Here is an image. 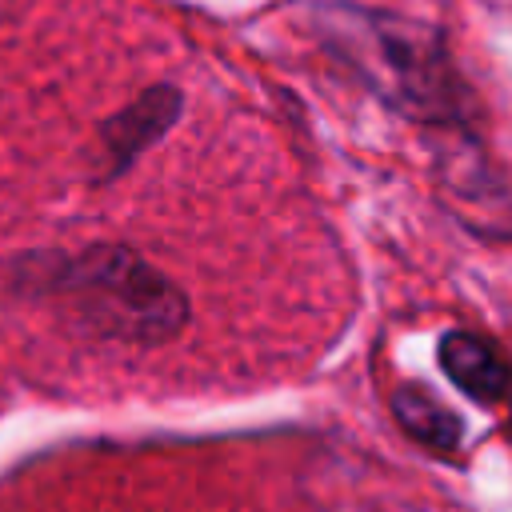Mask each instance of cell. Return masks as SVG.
Returning <instances> with one entry per match:
<instances>
[{"label": "cell", "instance_id": "obj_5", "mask_svg": "<svg viewBox=\"0 0 512 512\" xmlns=\"http://www.w3.org/2000/svg\"><path fill=\"white\" fill-rule=\"evenodd\" d=\"M444 376L480 404H496L512 396V360L476 332H448L440 340Z\"/></svg>", "mask_w": 512, "mask_h": 512}, {"label": "cell", "instance_id": "obj_6", "mask_svg": "<svg viewBox=\"0 0 512 512\" xmlns=\"http://www.w3.org/2000/svg\"><path fill=\"white\" fill-rule=\"evenodd\" d=\"M392 412H396L400 428H404L412 440L428 444V448H456V444H460V420H456L436 396H428V392L416 388V384L396 388Z\"/></svg>", "mask_w": 512, "mask_h": 512}, {"label": "cell", "instance_id": "obj_1", "mask_svg": "<svg viewBox=\"0 0 512 512\" xmlns=\"http://www.w3.org/2000/svg\"><path fill=\"white\" fill-rule=\"evenodd\" d=\"M308 28L368 92L400 116L444 132L472 128L480 104L436 24L352 0L308 4Z\"/></svg>", "mask_w": 512, "mask_h": 512}, {"label": "cell", "instance_id": "obj_2", "mask_svg": "<svg viewBox=\"0 0 512 512\" xmlns=\"http://www.w3.org/2000/svg\"><path fill=\"white\" fill-rule=\"evenodd\" d=\"M20 292L52 300L80 332L120 344H164L188 320L184 292L124 244H92L72 256H28Z\"/></svg>", "mask_w": 512, "mask_h": 512}, {"label": "cell", "instance_id": "obj_4", "mask_svg": "<svg viewBox=\"0 0 512 512\" xmlns=\"http://www.w3.org/2000/svg\"><path fill=\"white\" fill-rule=\"evenodd\" d=\"M180 88L172 84H152L148 92H140L132 104H124L116 116H108L100 124V152H96V180H112L120 176L144 148H152L180 116Z\"/></svg>", "mask_w": 512, "mask_h": 512}, {"label": "cell", "instance_id": "obj_3", "mask_svg": "<svg viewBox=\"0 0 512 512\" xmlns=\"http://www.w3.org/2000/svg\"><path fill=\"white\" fill-rule=\"evenodd\" d=\"M436 188L464 228L492 240L512 236V176L484 152L476 128L436 132Z\"/></svg>", "mask_w": 512, "mask_h": 512}]
</instances>
